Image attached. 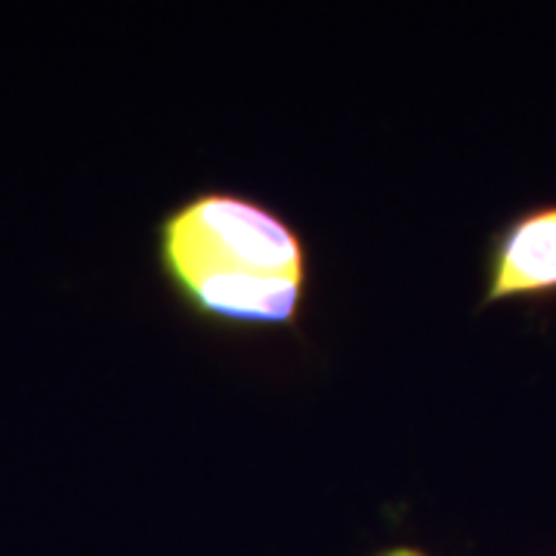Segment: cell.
<instances>
[{
	"label": "cell",
	"mask_w": 556,
	"mask_h": 556,
	"mask_svg": "<svg viewBox=\"0 0 556 556\" xmlns=\"http://www.w3.org/2000/svg\"><path fill=\"white\" fill-rule=\"evenodd\" d=\"M556 298V201L510 217L489 244L482 306Z\"/></svg>",
	"instance_id": "2"
},
{
	"label": "cell",
	"mask_w": 556,
	"mask_h": 556,
	"mask_svg": "<svg viewBox=\"0 0 556 556\" xmlns=\"http://www.w3.org/2000/svg\"><path fill=\"white\" fill-rule=\"evenodd\" d=\"M159 266L192 316L226 328H294L309 291L298 226L226 189H201L164 214Z\"/></svg>",
	"instance_id": "1"
},
{
	"label": "cell",
	"mask_w": 556,
	"mask_h": 556,
	"mask_svg": "<svg viewBox=\"0 0 556 556\" xmlns=\"http://www.w3.org/2000/svg\"><path fill=\"white\" fill-rule=\"evenodd\" d=\"M375 556H427L424 551H417V547H390V551H380Z\"/></svg>",
	"instance_id": "3"
}]
</instances>
